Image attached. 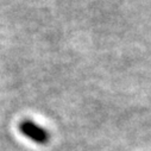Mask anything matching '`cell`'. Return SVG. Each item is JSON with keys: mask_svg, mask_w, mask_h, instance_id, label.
I'll use <instances>...</instances> for the list:
<instances>
[{"mask_svg": "<svg viewBox=\"0 0 151 151\" xmlns=\"http://www.w3.org/2000/svg\"><path fill=\"white\" fill-rule=\"evenodd\" d=\"M18 129H19V132L24 137L29 138L30 140H32L37 144L44 145L50 139V134L44 127L40 126L37 123H35L30 119H25V120L20 122Z\"/></svg>", "mask_w": 151, "mask_h": 151, "instance_id": "cell-1", "label": "cell"}]
</instances>
